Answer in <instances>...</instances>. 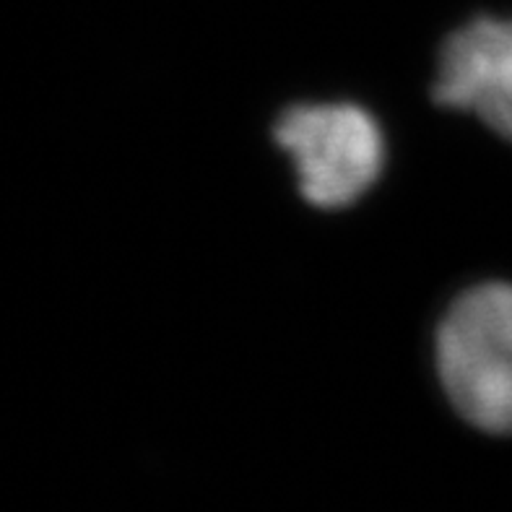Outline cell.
Masks as SVG:
<instances>
[{"label": "cell", "mask_w": 512, "mask_h": 512, "mask_svg": "<svg viewBox=\"0 0 512 512\" xmlns=\"http://www.w3.org/2000/svg\"><path fill=\"white\" fill-rule=\"evenodd\" d=\"M273 138L294 159L305 201L318 208L351 206L383 172V130L357 104L289 107Z\"/></svg>", "instance_id": "cell-2"}, {"label": "cell", "mask_w": 512, "mask_h": 512, "mask_svg": "<svg viewBox=\"0 0 512 512\" xmlns=\"http://www.w3.org/2000/svg\"><path fill=\"white\" fill-rule=\"evenodd\" d=\"M437 372L461 419L512 437V284L489 281L455 299L437 328Z\"/></svg>", "instance_id": "cell-1"}, {"label": "cell", "mask_w": 512, "mask_h": 512, "mask_svg": "<svg viewBox=\"0 0 512 512\" xmlns=\"http://www.w3.org/2000/svg\"><path fill=\"white\" fill-rule=\"evenodd\" d=\"M432 99L474 112L512 141V19L481 16L455 29L440 50Z\"/></svg>", "instance_id": "cell-3"}]
</instances>
